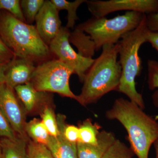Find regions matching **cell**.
<instances>
[{
    "label": "cell",
    "instance_id": "1",
    "mask_svg": "<svg viewBox=\"0 0 158 158\" xmlns=\"http://www.w3.org/2000/svg\"><path fill=\"white\" fill-rule=\"evenodd\" d=\"M106 116L116 119L127 130L131 148L138 158H148L151 146L158 139V122L135 103L123 98L115 100Z\"/></svg>",
    "mask_w": 158,
    "mask_h": 158
},
{
    "label": "cell",
    "instance_id": "2",
    "mask_svg": "<svg viewBox=\"0 0 158 158\" xmlns=\"http://www.w3.org/2000/svg\"><path fill=\"white\" fill-rule=\"evenodd\" d=\"M119 50L118 43L102 48L101 54L86 73L81 92L77 95V101L81 105L96 102L110 91L117 90L122 73L117 60Z\"/></svg>",
    "mask_w": 158,
    "mask_h": 158
},
{
    "label": "cell",
    "instance_id": "3",
    "mask_svg": "<svg viewBox=\"0 0 158 158\" xmlns=\"http://www.w3.org/2000/svg\"><path fill=\"white\" fill-rule=\"evenodd\" d=\"M0 37L15 56L39 63L50 59L52 54L43 41L36 27L0 10Z\"/></svg>",
    "mask_w": 158,
    "mask_h": 158
},
{
    "label": "cell",
    "instance_id": "4",
    "mask_svg": "<svg viewBox=\"0 0 158 158\" xmlns=\"http://www.w3.org/2000/svg\"><path fill=\"white\" fill-rule=\"evenodd\" d=\"M149 30L146 24V15H144L140 24L133 31L122 37L118 43V55L122 73L117 91L125 94L130 101L142 110L145 105L141 94L136 89L135 78L140 74L141 61L139 50L143 44L147 42Z\"/></svg>",
    "mask_w": 158,
    "mask_h": 158
},
{
    "label": "cell",
    "instance_id": "5",
    "mask_svg": "<svg viewBox=\"0 0 158 158\" xmlns=\"http://www.w3.org/2000/svg\"><path fill=\"white\" fill-rule=\"evenodd\" d=\"M144 15L127 11L124 14L110 19L106 17H93L76 27L89 36L98 51L104 46L118 43L123 35L138 27Z\"/></svg>",
    "mask_w": 158,
    "mask_h": 158
},
{
    "label": "cell",
    "instance_id": "6",
    "mask_svg": "<svg viewBox=\"0 0 158 158\" xmlns=\"http://www.w3.org/2000/svg\"><path fill=\"white\" fill-rule=\"evenodd\" d=\"M74 74L73 69L59 59H50L36 66L31 83L38 91L56 93L77 100L71 90L69 79Z\"/></svg>",
    "mask_w": 158,
    "mask_h": 158
},
{
    "label": "cell",
    "instance_id": "7",
    "mask_svg": "<svg viewBox=\"0 0 158 158\" xmlns=\"http://www.w3.org/2000/svg\"><path fill=\"white\" fill-rule=\"evenodd\" d=\"M70 31L66 27H62L58 35L49 46L52 55L73 69L74 74L83 83L85 75L95 59L83 56L72 47L69 41Z\"/></svg>",
    "mask_w": 158,
    "mask_h": 158
},
{
    "label": "cell",
    "instance_id": "8",
    "mask_svg": "<svg viewBox=\"0 0 158 158\" xmlns=\"http://www.w3.org/2000/svg\"><path fill=\"white\" fill-rule=\"evenodd\" d=\"M85 3L93 17L96 18L106 17L119 11H135L146 15L158 11V0H86Z\"/></svg>",
    "mask_w": 158,
    "mask_h": 158
},
{
    "label": "cell",
    "instance_id": "9",
    "mask_svg": "<svg viewBox=\"0 0 158 158\" xmlns=\"http://www.w3.org/2000/svg\"><path fill=\"white\" fill-rule=\"evenodd\" d=\"M14 89L6 83L0 85V110L16 135L27 136L25 131V113L21 107Z\"/></svg>",
    "mask_w": 158,
    "mask_h": 158
},
{
    "label": "cell",
    "instance_id": "10",
    "mask_svg": "<svg viewBox=\"0 0 158 158\" xmlns=\"http://www.w3.org/2000/svg\"><path fill=\"white\" fill-rule=\"evenodd\" d=\"M59 11L51 1L46 0L35 19L37 32L48 46L62 27Z\"/></svg>",
    "mask_w": 158,
    "mask_h": 158
},
{
    "label": "cell",
    "instance_id": "11",
    "mask_svg": "<svg viewBox=\"0 0 158 158\" xmlns=\"http://www.w3.org/2000/svg\"><path fill=\"white\" fill-rule=\"evenodd\" d=\"M34 62L15 56L7 65L5 71V83L14 89L19 85L31 82L36 69Z\"/></svg>",
    "mask_w": 158,
    "mask_h": 158
},
{
    "label": "cell",
    "instance_id": "12",
    "mask_svg": "<svg viewBox=\"0 0 158 158\" xmlns=\"http://www.w3.org/2000/svg\"><path fill=\"white\" fill-rule=\"evenodd\" d=\"M56 119L59 134L56 136H51L46 146L50 151L55 158H78L77 143L68 141L64 135L66 123L65 115L59 114Z\"/></svg>",
    "mask_w": 158,
    "mask_h": 158
},
{
    "label": "cell",
    "instance_id": "13",
    "mask_svg": "<svg viewBox=\"0 0 158 158\" xmlns=\"http://www.w3.org/2000/svg\"><path fill=\"white\" fill-rule=\"evenodd\" d=\"M116 140L113 133L103 131L99 134L97 145L77 142V146L78 158H102Z\"/></svg>",
    "mask_w": 158,
    "mask_h": 158
},
{
    "label": "cell",
    "instance_id": "14",
    "mask_svg": "<svg viewBox=\"0 0 158 158\" xmlns=\"http://www.w3.org/2000/svg\"><path fill=\"white\" fill-rule=\"evenodd\" d=\"M14 90L27 113H31L36 107L42 106L50 96L48 92L37 91L31 82L16 86Z\"/></svg>",
    "mask_w": 158,
    "mask_h": 158
},
{
    "label": "cell",
    "instance_id": "15",
    "mask_svg": "<svg viewBox=\"0 0 158 158\" xmlns=\"http://www.w3.org/2000/svg\"><path fill=\"white\" fill-rule=\"evenodd\" d=\"M28 136L17 135L15 139L3 138L0 142L2 158H28Z\"/></svg>",
    "mask_w": 158,
    "mask_h": 158
},
{
    "label": "cell",
    "instance_id": "16",
    "mask_svg": "<svg viewBox=\"0 0 158 158\" xmlns=\"http://www.w3.org/2000/svg\"><path fill=\"white\" fill-rule=\"evenodd\" d=\"M69 42H72L78 49V53L83 56L92 59L96 51L94 43L89 36L85 32L76 28L72 33H70Z\"/></svg>",
    "mask_w": 158,
    "mask_h": 158
},
{
    "label": "cell",
    "instance_id": "17",
    "mask_svg": "<svg viewBox=\"0 0 158 158\" xmlns=\"http://www.w3.org/2000/svg\"><path fill=\"white\" fill-rule=\"evenodd\" d=\"M25 131L31 141L39 144L46 145L50 137L42 121L37 118L26 123Z\"/></svg>",
    "mask_w": 158,
    "mask_h": 158
},
{
    "label": "cell",
    "instance_id": "18",
    "mask_svg": "<svg viewBox=\"0 0 158 158\" xmlns=\"http://www.w3.org/2000/svg\"><path fill=\"white\" fill-rule=\"evenodd\" d=\"M78 128V142L91 145L98 144V137L101 128L99 125L93 123L90 119H87L79 126Z\"/></svg>",
    "mask_w": 158,
    "mask_h": 158
},
{
    "label": "cell",
    "instance_id": "19",
    "mask_svg": "<svg viewBox=\"0 0 158 158\" xmlns=\"http://www.w3.org/2000/svg\"><path fill=\"white\" fill-rule=\"evenodd\" d=\"M51 1L59 11L65 10L68 11L66 27L69 30L70 29H73L76 21L78 19L77 15V10L79 6L83 3L86 2V0H76L73 2L65 0H51Z\"/></svg>",
    "mask_w": 158,
    "mask_h": 158
},
{
    "label": "cell",
    "instance_id": "20",
    "mask_svg": "<svg viewBox=\"0 0 158 158\" xmlns=\"http://www.w3.org/2000/svg\"><path fill=\"white\" fill-rule=\"evenodd\" d=\"M51 97L50 96L43 105L44 108L41 113V121L51 136H56L59 134V128L56 116L50 106Z\"/></svg>",
    "mask_w": 158,
    "mask_h": 158
},
{
    "label": "cell",
    "instance_id": "21",
    "mask_svg": "<svg viewBox=\"0 0 158 158\" xmlns=\"http://www.w3.org/2000/svg\"><path fill=\"white\" fill-rule=\"evenodd\" d=\"M44 0H21V6L26 23L33 25L38 12L44 4Z\"/></svg>",
    "mask_w": 158,
    "mask_h": 158
},
{
    "label": "cell",
    "instance_id": "22",
    "mask_svg": "<svg viewBox=\"0 0 158 158\" xmlns=\"http://www.w3.org/2000/svg\"><path fill=\"white\" fill-rule=\"evenodd\" d=\"M134 153L122 141L116 139L102 158H132Z\"/></svg>",
    "mask_w": 158,
    "mask_h": 158
},
{
    "label": "cell",
    "instance_id": "23",
    "mask_svg": "<svg viewBox=\"0 0 158 158\" xmlns=\"http://www.w3.org/2000/svg\"><path fill=\"white\" fill-rule=\"evenodd\" d=\"M148 85L150 90L158 88V62L155 60H148L147 62ZM154 104L158 106V90L152 96Z\"/></svg>",
    "mask_w": 158,
    "mask_h": 158
},
{
    "label": "cell",
    "instance_id": "24",
    "mask_svg": "<svg viewBox=\"0 0 158 158\" xmlns=\"http://www.w3.org/2000/svg\"><path fill=\"white\" fill-rule=\"evenodd\" d=\"M0 10H5L15 18L26 23L19 0H0Z\"/></svg>",
    "mask_w": 158,
    "mask_h": 158
},
{
    "label": "cell",
    "instance_id": "25",
    "mask_svg": "<svg viewBox=\"0 0 158 158\" xmlns=\"http://www.w3.org/2000/svg\"><path fill=\"white\" fill-rule=\"evenodd\" d=\"M27 155L28 158H55L45 145L31 140L28 143Z\"/></svg>",
    "mask_w": 158,
    "mask_h": 158
},
{
    "label": "cell",
    "instance_id": "26",
    "mask_svg": "<svg viewBox=\"0 0 158 158\" xmlns=\"http://www.w3.org/2000/svg\"><path fill=\"white\" fill-rule=\"evenodd\" d=\"M16 136L8 119L0 110V137L15 139Z\"/></svg>",
    "mask_w": 158,
    "mask_h": 158
},
{
    "label": "cell",
    "instance_id": "27",
    "mask_svg": "<svg viewBox=\"0 0 158 158\" xmlns=\"http://www.w3.org/2000/svg\"><path fill=\"white\" fill-rule=\"evenodd\" d=\"M15 57L0 37V64H8Z\"/></svg>",
    "mask_w": 158,
    "mask_h": 158
},
{
    "label": "cell",
    "instance_id": "28",
    "mask_svg": "<svg viewBox=\"0 0 158 158\" xmlns=\"http://www.w3.org/2000/svg\"><path fill=\"white\" fill-rule=\"evenodd\" d=\"M79 128L74 125H67L64 130V135L66 139L73 143H77L79 139Z\"/></svg>",
    "mask_w": 158,
    "mask_h": 158
},
{
    "label": "cell",
    "instance_id": "29",
    "mask_svg": "<svg viewBox=\"0 0 158 158\" xmlns=\"http://www.w3.org/2000/svg\"><path fill=\"white\" fill-rule=\"evenodd\" d=\"M146 24L150 31H158V11L146 15Z\"/></svg>",
    "mask_w": 158,
    "mask_h": 158
},
{
    "label": "cell",
    "instance_id": "30",
    "mask_svg": "<svg viewBox=\"0 0 158 158\" xmlns=\"http://www.w3.org/2000/svg\"><path fill=\"white\" fill-rule=\"evenodd\" d=\"M147 42L150 43L152 46L158 52V31H149L147 38Z\"/></svg>",
    "mask_w": 158,
    "mask_h": 158
},
{
    "label": "cell",
    "instance_id": "31",
    "mask_svg": "<svg viewBox=\"0 0 158 158\" xmlns=\"http://www.w3.org/2000/svg\"><path fill=\"white\" fill-rule=\"evenodd\" d=\"M7 64H0V85L5 83V71Z\"/></svg>",
    "mask_w": 158,
    "mask_h": 158
},
{
    "label": "cell",
    "instance_id": "32",
    "mask_svg": "<svg viewBox=\"0 0 158 158\" xmlns=\"http://www.w3.org/2000/svg\"><path fill=\"white\" fill-rule=\"evenodd\" d=\"M154 146L156 151V158H158V139L154 143Z\"/></svg>",
    "mask_w": 158,
    "mask_h": 158
},
{
    "label": "cell",
    "instance_id": "33",
    "mask_svg": "<svg viewBox=\"0 0 158 158\" xmlns=\"http://www.w3.org/2000/svg\"><path fill=\"white\" fill-rule=\"evenodd\" d=\"M0 158H2V148H1V144H0Z\"/></svg>",
    "mask_w": 158,
    "mask_h": 158
}]
</instances>
